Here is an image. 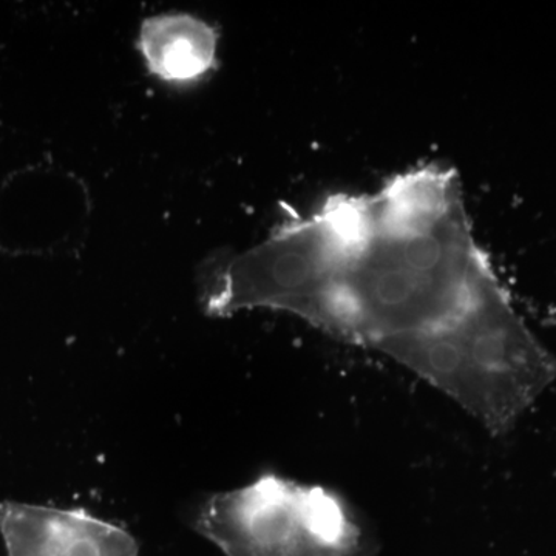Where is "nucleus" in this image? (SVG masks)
Here are the masks:
<instances>
[{
  "label": "nucleus",
  "mask_w": 556,
  "mask_h": 556,
  "mask_svg": "<svg viewBox=\"0 0 556 556\" xmlns=\"http://www.w3.org/2000/svg\"><path fill=\"white\" fill-rule=\"evenodd\" d=\"M500 283L456 172L417 167L364 195L324 331L376 350L452 320Z\"/></svg>",
  "instance_id": "obj_1"
},
{
  "label": "nucleus",
  "mask_w": 556,
  "mask_h": 556,
  "mask_svg": "<svg viewBox=\"0 0 556 556\" xmlns=\"http://www.w3.org/2000/svg\"><path fill=\"white\" fill-rule=\"evenodd\" d=\"M376 351L452 399L493 437L510 433L556 380V357L503 283L452 320Z\"/></svg>",
  "instance_id": "obj_2"
},
{
  "label": "nucleus",
  "mask_w": 556,
  "mask_h": 556,
  "mask_svg": "<svg viewBox=\"0 0 556 556\" xmlns=\"http://www.w3.org/2000/svg\"><path fill=\"white\" fill-rule=\"evenodd\" d=\"M362 214L364 197L332 195L247 251L211 255L199 269L204 313L225 318L241 311H283L324 331Z\"/></svg>",
  "instance_id": "obj_3"
},
{
  "label": "nucleus",
  "mask_w": 556,
  "mask_h": 556,
  "mask_svg": "<svg viewBox=\"0 0 556 556\" xmlns=\"http://www.w3.org/2000/svg\"><path fill=\"white\" fill-rule=\"evenodd\" d=\"M356 521L332 490L268 473L208 496L195 529L225 556H289Z\"/></svg>",
  "instance_id": "obj_4"
},
{
  "label": "nucleus",
  "mask_w": 556,
  "mask_h": 556,
  "mask_svg": "<svg viewBox=\"0 0 556 556\" xmlns=\"http://www.w3.org/2000/svg\"><path fill=\"white\" fill-rule=\"evenodd\" d=\"M0 536L9 556H139L129 530L83 508L2 503Z\"/></svg>",
  "instance_id": "obj_5"
},
{
  "label": "nucleus",
  "mask_w": 556,
  "mask_h": 556,
  "mask_svg": "<svg viewBox=\"0 0 556 556\" xmlns=\"http://www.w3.org/2000/svg\"><path fill=\"white\" fill-rule=\"evenodd\" d=\"M137 46L149 72L175 86L195 83L217 67L218 31L193 14L148 17Z\"/></svg>",
  "instance_id": "obj_6"
}]
</instances>
